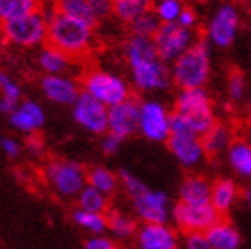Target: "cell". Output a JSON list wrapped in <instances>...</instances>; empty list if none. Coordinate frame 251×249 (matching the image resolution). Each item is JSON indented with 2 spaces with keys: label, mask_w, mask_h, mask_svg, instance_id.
Here are the masks:
<instances>
[{
  "label": "cell",
  "mask_w": 251,
  "mask_h": 249,
  "mask_svg": "<svg viewBox=\"0 0 251 249\" xmlns=\"http://www.w3.org/2000/svg\"><path fill=\"white\" fill-rule=\"evenodd\" d=\"M123 55L130 73V86L135 91L148 95L166 91L169 87V68L160 59L153 38L130 34L123 43Z\"/></svg>",
  "instance_id": "cell-1"
},
{
  "label": "cell",
  "mask_w": 251,
  "mask_h": 249,
  "mask_svg": "<svg viewBox=\"0 0 251 249\" xmlns=\"http://www.w3.org/2000/svg\"><path fill=\"white\" fill-rule=\"evenodd\" d=\"M95 25L64 15H55L49 20L47 45L64 52L72 61H82L95 47Z\"/></svg>",
  "instance_id": "cell-2"
},
{
  "label": "cell",
  "mask_w": 251,
  "mask_h": 249,
  "mask_svg": "<svg viewBox=\"0 0 251 249\" xmlns=\"http://www.w3.org/2000/svg\"><path fill=\"white\" fill-rule=\"evenodd\" d=\"M171 84L178 89L205 87L210 78V48L205 39H198L178 59L171 62Z\"/></svg>",
  "instance_id": "cell-3"
},
{
  "label": "cell",
  "mask_w": 251,
  "mask_h": 249,
  "mask_svg": "<svg viewBox=\"0 0 251 249\" xmlns=\"http://www.w3.org/2000/svg\"><path fill=\"white\" fill-rule=\"evenodd\" d=\"M43 180L55 196L77 199L78 192L87 185V169L77 160L50 158L43 166Z\"/></svg>",
  "instance_id": "cell-4"
},
{
  "label": "cell",
  "mask_w": 251,
  "mask_h": 249,
  "mask_svg": "<svg viewBox=\"0 0 251 249\" xmlns=\"http://www.w3.org/2000/svg\"><path fill=\"white\" fill-rule=\"evenodd\" d=\"M173 112L182 116L189 126L193 128L194 134L198 135H203L218 121L216 112H214L212 96L208 95L205 87L180 89L176 98H175Z\"/></svg>",
  "instance_id": "cell-5"
},
{
  "label": "cell",
  "mask_w": 251,
  "mask_h": 249,
  "mask_svg": "<svg viewBox=\"0 0 251 249\" xmlns=\"http://www.w3.org/2000/svg\"><path fill=\"white\" fill-rule=\"evenodd\" d=\"M78 82H80L84 93L91 95L93 98H97L107 107L116 105V103L125 101L126 98L132 96L130 82H126L118 73L105 72L100 68L86 70Z\"/></svg>",
  "instance_id": "cell-6"
},
{
  "label": "cell",
  "mask_w": 251,
  "mask_h": 249,
  "mask_svg": "<svg viewBox=\"0 0 251 249\" xmlns=\"http://www.w3.org/2000/svg\"><path fill=\"white\" fill-rule=\"evenodd\" d=\"M49 22L41 13L34 11L0 24V34L5 43L18 48H36L47 43Z\"/></svg>",
  "instance_id": "cell-7"
},
{
  "label": "cell",
  "mask_w": 251,
  "mask_h": 249,
  "mask_svg": "<svg viewBox=\"0 0 251 249\" xmlns=\"http://www.w3.org/2000/svg\"><path fill=\"white\" fill-rule=\"evenodd\" d=\"M212 203H185L176 201L171 210V221L175 223V228L182 233H194V231H205L212 224H216L221 219Z\"/></svg>",
  "instance_id": "cell-8"
},
{
  "label": "cell",
  "mask_w": 251,
  "mask_h": 249,
  "mask_svg": "<svg viewBox=\"0 0 251 249\" xmlns=\"http://www.w3.org/2000/svg\"><path fill=\"white\" fill-rule=\"evenodd\" d=\"M241 27V13L233 2H225L214 11L205 27V41L216 48H228Z\"/></svg>",
  "instance_id": "cell-9"
},
{
  "label": "cell",
  "mask_w": 251,
  "mask_h": 249,
  "mask_svg": "<svg viewBox=\"0 0 251 249\" xmlns=\"http://www.w3.org/2000/svg\"><path fill=\"white\" fill-rule=\"evenodd\" d=\"M198 41V34L194 29L182 27L180 24H160L159 30L153 36V43L160 59L166 64H171L182 53Z\"/></svg>",
  "instance_id": "cell-10"
},
{
  "label": "cell",
  "mask_w": 251,
  "mask_h": 249,
  "mask_svg": "<svg viewBox=\"0 0 251 249\" xmlns=\"http://www.w3.org/2000/svg\"><path fill=\"white\" fill-rule=\"evenodd\" d=\"M132 210L137 221L141 223H151V224H164L171 219V199L166 192L153 191L150 187H145L135 196L130 198Z\"/></svg>",
  "instance_id": "cell-11"
},
{
  "label": "cell",
  "mask_w": 251,
  "mask_h": 249,
  "mask_svg": "<svg viewBox=\"0 0 251 249\" xmlns=\"http://www.w3.org/2000/svg\"><path fill=\"white\" fill-rule=\"evenodd\" d=\"M171 112L159 100L141 101L139 112V134L151 143H166L171 135L169 128Z\"/></svg>",
  "instance_id": "cell-12"
},
{
  "label": "cell",
  "mask_w": 251,
  "mask_h": 249,
  "mask_svg": "<svg viewBox=\"0 0 251 249\" xmlns=\"http://www.w3.org/2000/svg\"><path fill=\"white\" fill-rule=\"evenodd\" d=\"M72 114L75 123L93 135H103L107 132L109 107L87 93H80L72 105Z\"/></svg>",
  "instance_id": "cell-13"
},
{
  "label": "cell",
  "mask_w": 251,
  "mask_h": 249,
  "mask_svg": "<svg viewBox=\"0 0 251 249\" xmlns=\"http://www.w3.org/2000/svg\"><path fill=\"white\" fill-rule=\"evenodd\" d=\"M139 112L141 101L134 95L130 98H126L125 101H120L116 105L109 107L107 132L118 135L123 141L139 134Z\"/></svg>",
  "instance_id": "cell-14"
},
{
  "label": "cell",
  "mask_w": 251,
  "mask_h": 249,
  "mask_svg": "<svg viewBox=\"0 0 251 249\" xmlns=\"http://www.w3.org/2000/svg\"><path fill=\"white\" fill-rule=\"evenodd\" d=\"M169 153L173 155L184 168L193 169L207 158L205 148L201 143V135L194 132H184V134H171L166 141Z\"/></svg>",
  "instance_id": "cell-15"
},
{
  "label": "cell",
  "mask_w": 251,
  "mask_h": 249,
  "mask_svg": "<svg viewBox=\"0 0 251 249\" xmlns=\"http://www.w3.org/2000/svg\"><path fill=\"white\" fill-rule=\"evenodd\" d=\"M39 87H41L47 100L64 107H72L78 98V95L82 93L80 82L66 75V73H63V75H43L39 80Z\"/></svg>",
  "instance_id": "cell-16"
},
{
  "label": "cell",
  "mask_w": 251,
  "mask_h": 249,
  "mask_svg": "<svg viewBox=\"0 0 251 249\" xmlns=\"http://www.w3.org/2000/svg\"><path fill=\"white\" fill-rule=\"evenodd\" d=\"M135 246L137 249H178L180 239L176 228L164 224H151L143 223L135 233Z\"/></svg>",
  "instance_id": "cell-17"
},
{
  "label": "cell",
  "mask_w": 251,
  "mask_h": 249,
  "mask_svg": "<svg viewBox=\"0 0 251 249\" xmlns=\"http://www.w3.org/2000/svg\"><path fill=\"white\" fill-rule=\"evenodd\" d=\"M11 126L25 135L38 134L39 130L45 126L47 114H45L43 107L34 100H22L9 116Z\"/></svg>",
  "instance_id": "cell-18"
},
{
  "label": "cell",
  "mask_w": 251,
  "mask_h": 249,
  "mask_svg": "<svg viewBox=\"0 0 251 249\" xmlns=\"http://www.w3.org/2000/svg\"><path fill=\"white\" fill-rule=\"evenodd\" d=\"M235 141L233 135V128L228 123H216L201 135V143L205 148V153L210 158H218L221 155H226L228 148L232 146V143Z\"/></svg>",
  "instance_id": "cell-19"
},
{
  "label": "cell",
  "mask_w": 251,
  "mask_h": 249,
  "mask_svg": "<svg viewBox=\"0 0 251 249\" xmlns=\"http://www.w3.org/2000/svg\"><path fill=\"white\" fill-rule=\"evenodd\" d=\"M212 182L207 176L191 173L182 180L178 189V201L185 203H210Z\"/></svg>",
  "instance_id": "cell-20"
},
{
  "label": "cell",
  "mask_w": 251,
  "mask_h": 249,
  "mask_svg": "<svg viewBox=\"0 0 251 249\" xmlns=\"http://www.w3.org/2000/svg\"><path fill=\"white\" fill-rule=\"evenodd\" d=\"M241 196L239 185L233 182L232 178H218L212 182V191H210V203L223 217L232 210Z\"/></svg>",
  "instance_id": "cell-21"
},
{
  "label": "cell",
  "mask_w": 251,
  "mask_h": 249,
  "mask_svg": "<svg viewBox=\"0 0 251 249\" xmlns=\"http://www.w3.org/2000/svg\"><path fill=\"white\" fill-rule=\"evenodd\" d=\"M208 242H210V248L212 249H239L241 248V233L237 231L235 226L226 219V217H221V219L212 224L205 231Z\"/></svg>",
  "instance_id": "cell-22"
},
{
  "label": "cell",
  "mask_w": 251,
  "mask_h": 249,
  "mask_svg": "<svg viewBox=\"0 0 251 249\" xmlns=\"http://www.w3.org/2000/svg\"><path fill=\"white\" fill-rule=\"evenodd\" d=\"M139 230L137 224V217L128 216L126 212H121L118 208H109L107 212V231L111 233L116 240H130L135 237Z\"/></svg>",
  "instance_id": "cell-23"
},
{
  "label": "cell",
  "mask_w": 251,
  "mask_h": 249,
  "mask_svg": "<svg viewBox=\"0 0 251 249\" xmlns=\"http://www.w3.org/2000/svg\"><path fill=\"white\" fill-rule=\"evenodd\" d=\"M73 62L66 53L57 50L55 47L45 43L38 53V66L45 75H63L68 73Z\"/></svg>",
  "instance_id": "cell-24"
},
{
  "label": "cell",
  "mask_w": 251,
  "mask_h": 249,
  "mask_svg": "<svg viewBox=\"0 0 251 249\" xmlns=\"http://www.w3.org/2000/svg\"><path fill=\"white\" fill-rule=\"evenodd\" d=\"M228 166L239 178L251 180V143L235 139L226 151Z\"/></svg>",
  "instance_id": "cell-25"
},
{
  "label": "cell",
  "mask_w": 251,
  "mask_h": 249,
  "mask_svg": "<svg viewBox=\"0 0 251 249\" xmlns=\"http://www.w3.org/2000/svg\"><path fill=\"white\" fill-rule=\"evenodd\" d=\"M87 185L95 187L107 198H114L120 191V176L116 171L105 168V166H93L87 169Z\"/></svg>",
  "instance_id": "cell-26"
},
{
  "label": "cell",
  "mask_w": 251,
  "mask_h": 249,
  "mask_svg": "<svg viewBox=\"0 0 251 249\" xmlns=\"http://www.w3.org/2000/svg\"><path fill=\"white\" fill-rule=\"evenodd\" d=\"M112 16L120 20L121 24H132L137 16L150 11L155 0H111Z\"/></svg>",
  "instance_id": "cell-27"
},
{
  "label": "cell",
  "mask_w": 251,
  "mask_h": 249,
  "mask_svg": "<svg viewBox=\"0 0 251 249\" xmlns=\"http://www.w3.org/2000/svg\"><path fill=\"white\" fill-rule=\"evenodd\" d=\"M53 4H55L59 15L80 20V22H86V24L95 25V27L98 25L95 16H93L89 0H53Z\"/></svg>",
  "instance_id": "cell-28"
},
{
  "label": "cell",
  "mask_w": 251,
  "mask_h": 249,
  "mask_svg": "<svg viewBox=\"0 0 251 249\" xmlns=\"http://www.w3.org/2000/svg\"><path fill=\"white\" fill-rule=\"evenodd\" d=\"M77 208H82L87 212H98V214H107L111 208V198L101 194L95 187L86 185L77 196Z\"/></svg>",
  "instance_id": "cell-29"
},
{
  "label": "cell",
  "mask_w": 251,
  "mask_h": 249,
  "mask_svg": "<svg viewBox=\"0 0 251 249\" xmlns=\"http://www.w3.org/2000/svg\"><path fill=\"white\" fill-rule=\"evenodd\" d=\"M72 219L78 228H82L89 235H103L107 231V214L77 208V210H73Z\"/></svg>",
  "instance_id": "cell-30"
},
{
  "label": "cell",
  "mask_w": 251,
  "mask_h": 249,
  "mask_svg": "<svg viewBox=\"0 0 251 249\" xmlns=\"http://www.w3.org/2000/svg\"><path fill=\"white\" fill-rule=\"evenodd\" d=\"M43 0H0V24L39 9Z\"/></svg>",
  "instance_id": "cell-31"
},
{
  "label": "cell",
  "mask_w": 251,
  "mask_h": 249,
  "mask_svg": "<svg viewBox=\"0 0 251 249\" xmlns=\"http://www.w3.org/2000/svg\"><path fill=\"white\" fill-rule=\"evenodd\" d=\"M130 27V34H135V36H145V38H153L155 32L159 30L160 27V20L157 18V15L153 13V9L146 11L141 16L128 24Z\"/></svg>",
  "instance_id": "cell-32"
},
{
  "label": "cell",
  "mask_w": 251,
  "mask_h": 249,
  "mask_svg": "<svg viewBox=\"0 0 251 249\" xmlns=\"http://www.w3.org/2000/svg\"><path fill=\"white\" fill-rule=\"evenodd\" d=\"M184 5V2H178V0H157L153 2L151 9L160 20V24H175V22H178Z\"/></svg>",
  "instance_id": "cell-33"
},
{
  "label": "cell",
  "mask_w": 251,
  "mask_h": 249,
  "mask_svg": "<svg viewBox=\"0 0 251 249\" xmlns=\"http://www.w3.org/2000/svg\"><path fill=\"white\" fill-rule=\"evenodd\" d=\"M226 91H228V98L233 101V103H241L246 96V78L239 70H233L228 75L226 80Z\"/></svg>",
  "instance_id": "cell-34"
},
{
  "label": "cell",
  "mask_w": 251,
  "mask_h": 249,
  "mask_svg": "<svg viewBox=\"0 0 251 249\" xmlns=\"http://www.w3.org/2000/svg\"><path fill=\"white\" fill-rule=\"evenodd\" d=\"M84 249H121L120 240L109 235H91L84 242Z\"/></svg>",
  "instance_id": "cell-35"
},
{
  "label": "cell",
  "mask_w": 251,
  "mask_h": 249,
  "mask_svg": "<svg viewBox=\"0 0 251 249\" xmlns=\"http://www.w3.org/2000/svg\"><path fill=\"white\" fill-rule=\"evenodd\" d=\"M91 5L93 16L97 20V24L107 20L109 16H112V2L111 0H89Z\"/></svg>",
  "instance_id": "cell-36"
},
{
  "label": "cell",
  "mask_w": 251,
  "mask_h": 249,
  "mask_svg": "<svg viewBox=\"0 0 251 249\" xmlns=\"http://www.w3.org/2000/svg\"><path fill=\"white\" fill-rule=\"evenodd\" d=\"M184 249H212L208 242L207 235L201 231H194V233L184 235Z\"/></svg>",
  "instance_id": "cell-37"
},
{
  "label": "cell",
  "mask_w": 251,
  "mask_h": 249,
  "mask_svg": "<svg viewBox=\"0 0 251 249\" xmlns=\"http://www.w3.org/2000/svg\"><path fill=\"white\" fill-rule=\"evenodd\" d=\"M121 143H123V139H120L118 135L111 134V132H105V134L101 135L100 148L103 151V155H114L121 148Z\"/></svg>",
  "instance_id": "cell-38"
},
{
  "label": "cell",
  "mask_w": 251,
  "mask_h": 249,
  "mask_svg": "<svg viewBox=\"0 0 251 249\" xmlns=\"http://www.w3.org/2000/svg\"><path fill=\"white\" fill-rule=\"evenodd\" d=\"M0 95L9 100L22 101V87L16 84L15 80H11L9 77H5L4 82L0 84Z\"/></svg>",
  "instance_id": "cell-39"
},
{
  "label": "cell",
  "mask_w": 251,
  "mask_h": 249,
  "mask_svg": "<svg viewBox=\"0 0 251 249\" xmlns=\"http://www.w3.org/2000/svg\"><path fill=\"white\" fill-rule=\"evenodd\" d=\"M0 149L5 157L18 158L20 153H22V144L15 137H0Z\"/></svg>",
  "instance_id": "cell-40"
},
{
  "label": "cell",
  "mask_w": 251,
  "mask_h": 249,
  "mask_svg": "<svg viewBox=\"0 0 251 249\" xmlns=\"http://www.w3.org/2000/svg\"><path fill=\"white\" fill-rule=\"evenodd\" d=\"M176 24H180L182 27H187V29H194L196 24H198V15H196V11H194L193 7H189V5H184V9H182V13H180Z\"/></svg>",
  "instance_id": "cell-41"
},
{
  "label": "cell",
  "mask_w": 251,
  "mask_h": 249,
  "mask_svg": "<svg viewBox=\"0 0 251 249\" xmlns=\"http://www.w3.org/2000/svg\"><path fill=\"white\" fill-rule=\"evenodd\" d=\"M29 139H27V149H29L32 155H41L45 149V144H43V139H39L38 134L34 135H27Z\"/></svg>",
  "instance_id": "cell-42"
},
{
  "label": "cell",
  "mask_w": 251,
  "mask_h": 249,
  "mask_svg": "<svg viewBox=\"0 0 251 249\" xmlns=\"http://www.w3.org/2000/svg\"><path fill=\"white\" fill-rule=\"evenodd\" d=\"M20 101H15V100H9V98H4V96H0V112L2 114H7L9 116L13 110L18 107Z\"/></svg>",
  "instance_id": "cell-43"
},
{
  "label": "cell",
  "mask_w": 251,
  "mask_h": 249,
  "mask_svg": "<svg viewBox=\"0 0 251 249\" xmlns=\"http://www.w3.org/2000/svg\"><path fill=\"white\" fill-rule=\"evenodd\" d=\"M242 196H244V199H246V201L251 205V183L248 185V189L244 191V194H242Z\"/></svg>",
  "instance_id": "cell-44"
},
{
  "label": "cell",
  "mask_w": 251,
  "mask_h": 249,
  "mask_svg": "<svg viewBox=\"0 0 251 249\" xmlns=\"http://www.w3.org/2000/svg\"><path fill=\"white\" fill-rule=\"evenodd\" d=\"M7 77V75H4V73H0V84H2V82H4V78Z\"/></svg>",
  "instance_id": "cell-45"
},
{
  "label": "cell",
  "mask_w": 251,
  "mask_h": 249,
  "mask_svg": "<svg viewBox=\"0 0 251 249\" xmlns=\"http://www.w3.org/2000/svg\"><path fill=\"white\" fill-rule=\"evenodd\" d=\"M178 2H184V4H185V2H187V0H178Z\"/></svg>",
  "instance_id": "cell-46"
}]
</instances>
